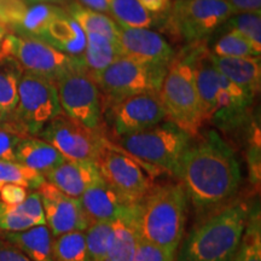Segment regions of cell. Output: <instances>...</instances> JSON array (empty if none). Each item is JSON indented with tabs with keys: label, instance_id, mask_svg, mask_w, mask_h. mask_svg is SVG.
I'll use <instances>...</instances> for the list:
<instances>
[{
	"label": "cell",
	"instance_id": "1",
	"mask_svg": "<svg viewBox=\"0 0 261 261\" xmlns=\"http://www.w3.org/2000/svg\"><path fill=\"white\" fill-rule=\"evenodd\" d=\"M175 178L197 214L205 217L234 200L242 172L232 146L218 130L210 129L192 139Z\"/></svg>",
	"mask_w": 261,
	"mask_h": 261
},
{
	"label": "cell",
	"instance_id": "2",
	"mask_svg": "<svg viewBox=\"0 0 261 261\" xmlns=\"http://www.w3.org/2000/svg\"><path fill=\"white\" fill-rule=\"evenodd\" d=\"M192 69L204 122L214 123L224 132L236 129L247 122L255 96L218 70L207 41L196 42Z\"/></svg>",
	"mask_w": 261,
	"mask_h": 261
},
{
	"label": "cell",
	"instance_id": "3",
	"mask_svg": "<svg viewBox=\"0 0 261 261\" xmlns=\"http://www.w3.org/2000/svg\"><path fill=\"white\" fill-rule=\"evenodd\" d=\"M189 198L180 182L155 185L132 207L138 237L177 253L185 234Z\"/></svg>",
	"mask_w": 261,
	"mask_h": 261
},
{
	"label": "cell",
	"instance_id": "4",
	"mask_svg": "<svg viewBox=\"0 0 261 261\" xmlns=\"http://www.w3.org/2000/svg\"><path fill=\"white\" fill-rule=\"evenodd\" d=\"M249 214L247 202L232 200L205 215L181 241L175 261H233Z\"/></svg>",
	"mask_w": 261,
	"mask_h": 261
},
{
	"label": "cell",
	"instance_id": "5",
	"mask_svg": "<svg viewBox=\"0 0 261 261\" xmlns=\"http://www.w3.org/2000/svg\"><path fill=\"white\" fill-rule=\"evenodd\" d=\"M195 48L196 42L187 45L175 55L159 91L166 119L192 138L200 135L201 127L205 123L192 69Z\"/></svg>",
	"mask_w": 261,
	"mask_h": 261
},
{
	"label": "cell",
	"instance_id": "6",
	"mask_svg": "<svg viewBox=\"0 0 261 261\" xmlns=\"http://www.w3.org/2000/svg\"><path fill=\"white\" fill-rule=\"evenodd\" d=\"M61 113L55 81L24 71L18 85V100L15 110L0 123V129L21 138L38 137L41 129Z\"/></svg>",
	"mask_w": 261,
	"mask_h": 261
},
{
	"label": "cell",
	"instance_id": "7",
	"mask_svg": "<svg viewBox=\"0 0 261 261\" xmlns=\"http://www.w3.org/2000/svg\"><path fill=\"white\" fill-rule=\"evenodd\" d=\"M192 139L180 127L165 120L151 128L114 140L117 148L132 158L175 177L179 162Z\"/></svg>",
	"mask_w": 261,
	"mask_h": 261
},
{
	"label": "cell",
	"instance_id": "8",
	"mask_svg": "<svg viewBox=\"0 0 261 261\" xmlns=\"http://www.w3.org/2000/svg\"><path fill=\"white\" fill-rule=\"evenodd\" d=\"M233 14L223 0H174L165 16L162 31L187 45L207 41Z\"/></svg>",
	"mask_w": 261,
	"mask_h": 261
},
{
	"label": "cell",
	"instance_id": "9",
	"mask_svg": "<svg viewBox=\"0 0 261 261\" xmlns=\"http://www.w3.org/2000/svg\"><path fill=\"white\" fill-rule=\"evenodd\" d=\"M168 67L143 63L121 56L106 69L92 75L104 108L122 98L145 92H159Z\"/></svg>",
	"mask_w": 261,
	"mask_h": 261
},
{
	"label": "cell",
	"instance_id": "10",
	"mask_svg": "<svg viewBox=\"0 0 261 261\" xmlns=\"http://www.w3.org/2000/svg\"><path fill=\"white\" fill-rule=\"evenodd\" d=\"M55 84L62 112L87 128L104 133L102 96L84 64L68 70Z\"/></svg>",
	"mask_w": 261,
	"mask_h": 261
},
{
	"label": "cell",
	"instance_id": "11",
	"mask_svg": "<svg viewBox=\"0 0 261 261\" xmlns=\"http://www.w3.org/2000/svg\"><path fill=\"white\" fill-rule=\"evenodd\" d=\"M166 112L159 92H145L116 100L103 110L104 128L110 130V139L133 135L165 121Z\"/></svg>",
	"mask_w": 261,
	"mask_h": 261
},
{
	"label": "cell",
	"instance_id": "12",
	"mask_svg": "<svg viewBox=\"0 0 261 261\" xmlns=\"http://www.w3.org/2000/svg\"><path fill=\"white\" fill-rule=\"evenodd\" d=\"M139 162L107 139L96 166L103 180L127 203L135 204L152 187L151 178Z\"/></svg>",
	"mask_w": 261,
	"mask_h": 261
},
{
	"label": "cell",
	"instance_id": "13",
	"mask_svg": "<svg viewBox=\"0 0 261 261\" xmlns=\"http://www.w3.org/2000/svg\"><path fill=\"white\" fill-rule=\"evenodd\" d=\"M2 50L18 61L24 71L56 81L68 70L83 63L81 57H73L52 47L39 38L11 33L5 38Z\"/></svg>",
	"mask_w": 261,
	"mask_h": 261
},
{
	"label": "cell",
	"instance_id": "14",
	"mask_svg": "<svg viewBox=\"0 0 261 261\" xmlns=\"http://www.w3.org/2000/svg\"><path fill=\"white\" fill-rule=\"evenodd\" d=\"M38 137L50 143L67 160L89 162H96L108 139L104 133L87 128L63 112L54 117Z\"/></svg>",
	"mask_w": 261,
	"mask_h": 261
},
{
	"label": "cell",
	"instance_id": "15",
	"mask_svg": "<svg viewBox=\"0 0 261 261\" xmlns=\"http://www.w3.org/2000/svg\"><path fill=\"white\" fill-rule=\"evenodd\" d=\"M37 191L41 200L45 225L50 230L52 237L71 231L86 230L90 221L84 213L79 198L65 195L47 181Z\"/></svg>",
	"mask_w": 261,
	"mask_h": 261
},
{
	"label": "cell",
	"instance_id": "16",
	"mask_svg": "<svg viewBox=\"0 0 261 261\" xmlns=\"http://www.w3.org/2000/svg\"><path fill=\"white\" fill-rule=\"evenodd\" d=\"M117 40L122 56L143 63L169 67L177 55L172 45L160 33L149 28H122L119 25Z\"/></svg>",
	"mask_w": 261,
	"mask_h": 261
},
{
	"label": "cell",
	"instance_id": "17",
	"mask_svg": "<svg viewBox=\"0 0 261 261\" xmlns=\"http://www.w3.org/2000/svg\"><path fill=\"white\" fill-rule=\"evenodd\" d=\"M84 213L92 223H114L125 217L132 205L114 191L102 177L79 197Z\"/></svg>",
	"mask_w": 261,
	"mask_h": 261
},
{
	"label": "cell",
	"instance_id": "18",
	"mask_svg": "<svg viewBox=\"0 0 261 261\" xmlns=\"http://www.w3.org/2000/svg\"><path fill=\"white\" fill-rule=\"evenodd\" d=\"M47 182L71 197L79 198L91 185L100 179L96 162L65 160L45 174Z\"/></svg>",
	"mask_w": 261,
	"mask_h": 261
},
{
	"label": "cell",
	"instance_id": "19",
	"mask_svg": "<svg viewBox=\"0 0 261 261\" xmlns=\"http://www.w3.org/2000/svg\"><path fill=\"white\" fill-rule=\"evenodd\" d=\"M38 225H45V215L37 190L29 191L22 203L9 204L0 201V236Z\"/></svg>",
	"mask_w": 261,
	"mask_h": 261
},
{
	"label": "cell",
	"instance_id": "20",
	"mask_svg": "<svg viewBox=\"0 0 261 261\" xmlns=\"http://www.w3.org/2000/svg\"><path fill=\"white\" fill-rule=\"evenodd\" d=\"M212 54V52H211ZM215 67L226 79L232 81L257 96L261 87V58L256 57H218L212 54Z\"/></svg>",
	"mask_w": 261,
	"mask_h": 261
},
{
	"label": "cell",
	"instance_id": "21",
	"mask_svg": "<svg viewBox=\"0 0 261 261\" xmlns=\"http://www.w3.org/2000/svg\"><path fill=\"white\" fill-rule=\"evenodd\" d=\"M50 143L39 137H24L19 139L15 149V161L41 173L45 177L48 172L65 161Z\"/></svg>",
	"mask_w": 261,
	"mask_h": 261
},
{
	"label": "cell",
	"instance_id": "22",
	"mask_svg": "<svg viewBox=\"0 0 261 261\" xmlns=\"http://www.w3.org/2000/svg\"><path fill=\"white\" fill-rule=\"evenodd\" d=\"M41 40L73 57L83 56L86 47V33L68 14L51 22Z\"/></svg>",
	"mask_w": 261,
	"mask_h": 261
},
{
	"label": "cell",
	"instance_id": "23",
	"mask_svg": "<svg viewBox=\"0 0 261 261\" xmlns=\"http://www.w3.org/2000/svg\"><path fill=\"white\" fill-rule=\"evenodd\" d=\"M15 244L31 261H57L52 249L54 237L46 225H38L18 232H9L0 236Z\"/></svg>",
	"mask_w": 261,
	"mask_h": 261
},
{
	"label": "cell",
	"instance_id": "24",
	"mask_svg": "<svg viewBox=\"0 0 261 261\" xmlns=\"http://www.w3.org/2000/svg\"><path fill=\"white\" fill-rule=\"evenodd\" d=\"M24 70L18 61L0 48V123L15 110L18 85Z\"/></svg>",
	"mask_w": 261,
	"mask_h": 261
},
{
	"label": "cell",
	"instance_id": "25",
	"mask_svg": "<svg viewBox=\"0 0 261 261\" xmlns=\"http://www.w3.org/2000/svg\"><path fill=\"white\" fill-rule=\"evenodd\" d=\"M122 56L119 40L106 35L90 33L86 34V47L81 56L84 68L90 74L106 69L114 61Z\"/></svg>",
	"mask_w": 261,
	"mask_h": 261
},
{
	"label": "cell",
	"instance_id": "26",
	"mask_svg": "<svg viewBox=\"0 0 261 261\" xmlns=\"http://www.w3.org/2000/svg\"><path fill=\"white\" fill-rule=\"evenodd\" d=\"M65 14L63 6L34 3L27 5L12 31L19 35L41 39L51 22Z\"/></svg>",
	"mask_w": 261,
	"mask_h": 261
},
{
	"label": "cell",
	"instance_id": "27",
	"mask_svg": "<svg viewBox=\"0 0 261 261\" xmlns=\"http://www.w3.org/2000/svg\"><path fill=\"white\" fill-rule=\"evenodd\" d=\"M63 8L68 16L73 18L86 34L97 33L112 39H117L119 25L109 15L85 8L76 0H70Z\"/></svg>",
	"mask_w": 261,
	"mask_h": 261
},
{
	"label": "cell",
	"instance_id": "28",
	"mask_svg": "<svg viewBox=\"0 0 261 261\" xmlns=\"http://www.w3.org/2000/svg\"><path fill=\"white\" fill-rule=\"evenodd\" d=\"M133 207V205H132ZM138 233L132 220V210L125 217L113 223V234L107 261H132Z\"/></svg>",
	"mask_w": 261,
	"mask_h": 261
},
{
	"label": "cell",
	"instance_id": "29",
	"mask_svg": "<svg viewBox=\"0 0 261 261\" xmlns=\"http://www.w3.org/2000/svg\"><path fill=\"white\" fill-rule=\"evenodd\" d=\"M108 15L122 28H150L158 18L138 0H110Z\"/></svg>",
	"mask_w": 261,
	"mask_h": 261
},
{
	"label": "cell",
	"instance_id": "30",
	"mask_svg": "<svg viewBox=\"0 0 261 261\" xmlns=\"http://www.w3.org/2000/svg\"><path fill=\"white\" fill-rule=\"evenodd\" d=\"M46 181L41 173L16 161H0V190L9 184L21 185L28 190H38Z\"/></svg>",
	"mask_w": 261,
	"mask_h": 261
},
{
	"label": "cell",
	"instance_id": "31",
	"mask_svg": "<svg viewBox=\"0 0 261 261\" xmlns=\"http://www.w3.org/2000/svg\"><path fill=\"white\" fill-rule=\"evenodd\" d=\"M52 249L57 261H91L84 231H71L54 237Z\"/></svg>",
	"mask_w": 261,
	"mask_h": 261
},
{
	"label": "cell",
	"instance_id": "32",
	"mask_svg": "<svg viewBox=\"0 0 261 261\" xmlns=\"http://www.w3.org/2000/svg\"><path fill=\"white\" fill-rule=\"evenodd\" d=\"M233 261H261V219L259 205L250 210L249 219Z\"/></svg>",
	"mask_w": 261,
	"mask_h": 261
},
{
	"label": "cell",
	"instance_id": "33",
	"mask_svg": "<svg viewBox=\"0 0 261 261\" xmlns=\"http://www.w3.org/2000/svg\"><path fill=\"white\" fill-rule=\"evenodd\" d=\"M212 54L218 57H256L260 56L261 52L256 51L252 42L241 33L227 29L215 42Z\"/></svg>",
	"mask_w": 261,
	"mask_h": 261
},
{
	"label": "cell",
	"instance_id": "34",
	"mask_svg": "<svg viewBox=\"0 0 261 261\" xmlns=\"http://www.w3.org/2000/svg\"><path fill=\"white\" fill-rule=\"evenodd\" d=\"M84 232L90 260L107 261L113 234V223H92Z\"/></svg>",
	"mask_w": 261,
	"mask_h": 261
},
{
	"label": "cell",
	"instance_id": "35",
	"mask_svg": "<svg viewBox=\"0 0 261 261\" xmlns=\"http://www.w3.org/2000/svg\"><path fill=\"white\" fill-rule=\"evenodd\" d=\"M227 29L237 31L252 42L256 51L261 52V12L233 14L225 22Z\"/></svg>",
	"mask_w": 261,
	"mask_h": 261
},
{
	"label": "cell",
	"instance_id": "36",
	"mask_svg": "<svg viewBox=\"0 0 261 261\" xmlns=\"http://www.w3.org/2000/svg\"><path fill=\"white\" fill-rule=\"evenodd\" d=\"M175 257L177 253L138 237L132 261H175Z\"/></svg>",
	"mask_w": 261,
	"mask_h": 261
},
{
	"label": "cell",
	"instance_id": "37",
	"mask_svg": "<svg viewBox=\"0 0 261 261\" xmlns=\"http://www.w3.org/2000/svg\"><path fill=\"white\" fill-rule=\"evenodd\" d=\"M250 145L247 151L248 171H249V180L254 187H260L261 180V151H260V128L253 125L252 138L249 140Z\"/></svg>",
	"mask_w": 261,
	"mask_h": 261
},
{
	"label": "cell",
	"instance_id": "38",
	"mask_svg": "<svg viewBox=\"0 0 261 261\" xmlns=\"http://www.w3.org/2000/svg\"><path fill=\"white\" fill-rule=\"evenodd\" d=\"M21 137L0 129V161H15V149Z\"/></svg>",
	"mask_w": 261,
	"mask_h": 261
},
{
	"label": "cell",
	"instance_id": "39",
	"mask_svg": "<svg viewBox=\"0 0 261 261\" xmlns=\"http://www.w3.org/2000/svg\"><path fill=\"white\" fill-rule=\"evenodd\" d=\"M28 189H25L21 185L9 184L2 188L0 190V201L5 202L9 204H18L22 203L25 200L29 194Z\"/></svg>",
	"mask_w": 261,
	"mask_h": 261
},
{
	"label": "cell",
	"instance_id": "40",
	"mask_svg": "<svg viewBox=\"0 0 261 261\" xmlns=\"http://www.w3.org/2000/svg\"><path fill=\"white\" fill-rule=\"evenodd\" d=\"M0 261H31V259L15 244L0 237Z\"/></svg>",
	"mask_w": 261,
	"mask_h": 261
},
{
	"label": "cell",
	"instance_id": "41",
	"mask_svg": "<svg viewBox=\"0 0 261 261\" xmlns=\"http://www.w3.org/2000/svg\"><path fill=\"white\" fill-rule=\"evenodd\" d=\"M232 9L234 14L261 12V0H223Z\"/></svg>",
	"mask_w": 261,
	"mask_h": 261
},
{
	"label": "cell",
	"instance_id": "42",
	"mask_svg": "<svg viewBox=\"0 0 261 261\" xmlns=\"http://www.w3.org/2000/svg\"><path fill=\"white\" fill-rule=\"evenodd\" d=\"M138 2L143 5V8L156 17L159 16L165 17L172 6V0H138Z\"/></svg>",
	"mask_w": 261,
	"mask_h": 261
},
{
	"label": "cell",
	"instance_id": "43",
	"mask_svg": "<svg viewBox=\"0 0 261 261\" xmlns=\"http://www.w3.org/2000/svg\"><path fill=\"white\" fill-rule=\"evenodd\" d=\"M76 2L80 3L85 8L102 12V14L108 15V12H109L110 0H76Z\"/></svg>",
	"mask_w": 261,
	"mask_h": 261
},
{
	"label": "cell",
	"instance_id": "44",
	"mask_svg": "<svg viewBox=\"0 0 261 261\" xmlns=\"http://www.w3.org/2000/svg\"><path fill=\"white\" fill-rule=\"evenodd\" d=\"M12 29L9 27V25H5V24H0V48H2V45L3 42H4L5 38L8 37L9 34H11Z\"/></svg>",
	"mask_w": 261,
	"mask_h": 261
},
{
	"label": "cell",
	"instance_id": "45",
	"mask_svg": "<svg viewBox=\"0 0 261 261\" xmlns=\"http://www.w3.org/2000/svg\"><path fill=\"white\" fill-rule=\"evenodd\" d=\"M70 0H34V3H45V4H52L58 6H65Z\"/></svg>",
	"mask_w": 261,
	"mask_h": 261
},
{
	"label": "cell",
	"instance_id": "46",
	"mask_svg": "<svg viewBox=\"0 0 261 261\" xmlns=\"http://www.w3.org/2000/svg\"><path fill=\"white\" fill-rule=\"evenodd\" d=\"M18 2L25 3V4H28V5H31V4H34V0H18Z\"/></svg>",
	"mask_w": 261,
	"mask_h": 261
}]
</instances>
